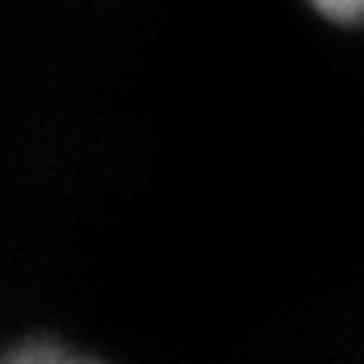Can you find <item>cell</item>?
<instances>
[{"label": "cell", "mask_w": 364, "mask_h": 364, "mask_svg": "<svg viewBox=\"0 0 364 364\" xmlns=\"http://www.w3.org/2000/svg\"><path fill=\"white\" fill-rule=\"evenodd\" d=\"M0 364H98V361L78 358V354L51 348V344H27V348H17L7 358H0Z\"/></svg>", "instance_id": "cell-1"}, {"label": "cell", "mask_w": 364, "mask_h": 364, "mask_svg": "<svg viewBox=\"0 0 364 364\" xmlns=\"http://www.w3.org/2000/svg\"><path fill=\"white\" fill-rule=\"evenodd\" d=\"M317 11H324L327 17L338 21H361L364 17V0H314Z\"/></svg>", "instance_id": "cell-2"}]
</instances>
